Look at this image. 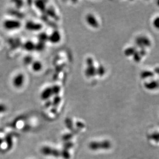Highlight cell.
I'll return each mask as SVG.
<instances>
[{
    "label": "cell",
    "mask_w": 159,
    "mask_h": 159,
    "mask_svg": "<svg viewBox=\"0 0 159 159\" xmlns=\"http://www.w3.org/2000/svg\"><path fill=\"white\" fill-rule=\"evenodd\" d=\"M25 82V76L22 73H19L13 77L12 85L16 89H20L23 87Z\"/></svg>",
    "instance_id": "cell-2"
},
{
    "label": "cell",
    "mask_w": 159,
    "mask_h": 159,
    "mask_svg": "<svg viewBox=\"0 0 159 159\" xmlns=\"http://www.w3.org/2000/svg\"><path fill=\"white\" fill-rule=\"evenodd\" d=\"M53 95V90L50 86L44 88L40 93L41 99L42 100H48Z\"/></svg>",
    "instance_id": "cell-5"
},
{
    "label": "cell",
    "mask_w": 159,
    "mask_h": 159,
    "mask_svg": "<svg viewBox=\"0 0 159 159\" xmlns=\"http://www.w3.org/2000/svg\"><path fill=\"white\" fill-rule=\"evenodd\" d=\"M2 26L5 30L8 31H13L19 29L21 27L22 23L18 20L7 19L3 21Z\"/></svg>",
    "instance_id": "cell-1"
},
{
    "label": "cell",
    "mask_w": 159,
    "mask_h": 159,
    "mask_svg": "<svg viewBox=\"0 0 159 159\" xmlns=\"http://www.w3.org/2000/svg\"><path fill=\"white\" fill-rule=\"evenodd\" d=\"M153 25L157 30H159V17L155 18L153 21Z\"/></svg>",
    "instance_id": "cell-13"
},
{
    "label": "cell",
    "mask_w": 159,
    "mask_h": 159,
    "mask_svg": "<svg viewBox=\"0 0 159 159\" xmlns=\"http://www.w3.org/2000/svg\"><path fill=\"white\" fill-rule=\"evenodd\" d=\"M42 24L33 21H28L25 24L26 30L32 32H38L42 30Z\"/></svg>",
    "instance_id": "cell-3"
},
{
    "label": "cell",
    "mask_w": 159,
    "mask_h": 159,
    "mask_svg": "<svg viewBox=\"0 0 159 159\" xmlns=\"http://www.w3.org/2000/svg\"><path fill=\"white\" fill-rule=\"evenodd\" d=\"M2 143H3L2 139H1L0 138V145H1L2 144Z\"/></svg>",
    "instance_id": "cell-16"
},
{
    "label": "cell",
    "mask_w": 159,
    "mask_h": 159,
    "mask_svg": "<svg viewBox=\"0 0 159 159\" xmlns=\"http://www.w3.org/2000/svg\"><path fill=\"white\" fill-rule=\"evenodd\" d=\"M24 49L28 52H32L36 49V44L32 41H27L24 43Z\"/></svg>",
    "instance_id": "cell-8"
},
{
    "label": "cell",
    "mask_w": 159,
    "mask_h": 159,
    "mask_svg": "<svg viewBox=\"0 0 159 159\" xmlns=\"http://www.w3.org/2000/svg\"><path fill=\"white\" fill-rule=\"evenodd\" d=\"M5 141L7 143V148L10 149H11V148L13 146V140H12V137L11 135H7L6 136H5Z\"/></svg>",
    "instance_id": "cell-10"
},
{
    "label": "cell",
    "mask_w": 159,
    "mask_h": 159,
    "mask_svg": "<svg viewBox=\"0 0 159 159\" xmlns=\"http://www.w3.org/2000/svg\"><path fill=\"white\" fill-rule=\"evenodd\" d=\"M60 101V98H59V96L56 95L55 98H54L53 101H52V105L54 106H57L59 103Z\"/></svg>",
    "instance_id": "cell-14"
},
{
    "label": "cell",
    "mask_w": 159,
    "mask_h": 159,
    "mask_svg": "<svg viewBox=\"0 0 159 159\" xmlns=\"http://www.w3.org/2000/svg\"><path fill=\"white\" fill-rule=\"evenodd\" d=\"M41 152L43 155H53L55 157H59L60 153L59 151L48 146H45L41 149Z\"/></svg>",
    "instance_id": "cell-6"
},
{
    "label": "cell",
    "mask_w": 159,
    "mask_h": 159,
    "mask_svg": "<svg viewBox=\"0 0 159 159\" xmlns=\"http://www.w3.org/2000/svg\"><path fill=\"white\" fill-rule=\"evenodd\" d=\"M0 45H1V40H0Z\"/></svg>",
    "instance_id": "cell-17"
},
{
    "label": "cell",
    "mask_w": 159,
    "mask_h": 159,
    "mask_svg": "<svg viewBox=\"0 0 159 159\" xmlns=\"http://www.w3.org/2000/svg\"><path fill=\"white\" fill-rule=\"evenodd\" d=\"M61 39V35L58 30H54L50 35H49L48 41L52 44H57L59 43Z\"/></svg>",
    "instance_id": "cell-4"
},
{
    "label": "cell",
    "mask_w": 159,
    "mask_h": 159,
    "mask_svg": "<svg viewBox=\"0 0 159 159\" xmlns=\"http://www.w3.org/2000/svg\"><path fill=\"white\" fill-rule=\"evenodd\" d=\"M35 5L39 11L41 12H44L47 11V5L45 2L42 1H37L35 2Z\"/></svg>",
    "instance_id": "cell-9"
},
{
    "label": "cell",
    "mask_w": 159,
    "mask_h": 159,
    "mask_svg": "<svg viewBox=\"0 0 159 159\" xmlns=\"http://www.w3.org/2000/svg\"><path fill=\"white\" fill-rule=\"evenodd\" d=\"M33 61H34V60L33 59V57L31 56H26V57L24 58L23 62L25 64L31 65Z\"/></svg>",
    "instance_id": "cell-12"
},
{
    "label": "cell",
    "mask_w": 159,
    "mask_h": 159,
    "mask_svg": "<svg viewBox=\"0 0 159 159\" xmlns=\"http://www.w3.org/2000/svg\"><path fill=\"white\" fill-rule=\"evenodd\" d=\"M30 66L32 70L34 72H39L43 68L42 63L39 60H34Z\"/></svg>",
    "instance_id": "cell-7"
},
{
    "label": "cell",
    "mask_w": 159,
    "mask_h": 159,
    "mask_svg": "<svg viewBox=\"0 0 159 159\" xmlns=\"http://www.w3.org/2000/svg\"><path fill=\"white\" fill-rule=\"evenodd\" d=\"M6 110V107L4 105L0 104V113L5 112Z\"/></svg>",
    "instance_id": "cell-15"
},
{
    "label": "cell",
    "mask_w": 159,
    "mask_h": 159,
    "mask_svg": "<svg viewBox=\"0 0 159 159\" xmlns=\"http://www.w3.org/2000/svg\"><path fill=\"white\" fill-rule=\"evenodd\" d=\"M49 38V35H47L45 34V33H42L39 35V42L45 43L48 41Z\"/></svg>",
    "instance_id": "cell-11"
}]
</instances>
